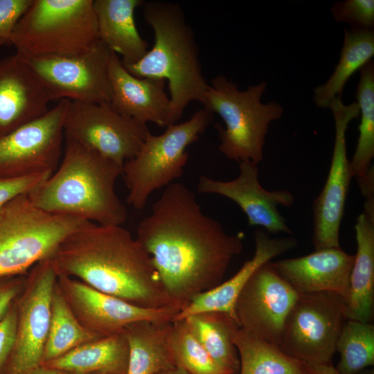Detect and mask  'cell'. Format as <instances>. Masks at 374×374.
I'll return each mask as SVG.
<instances>
[{
    "mask_svg": "<svg viewBox=\"0 0 374 374\" xmlns=\"http://www.w3.org/2000/svg\"><path fill=\"white\" fill-rule=\"evenodd\" d=\"M244 235L228 234L204 214L195 194L181 183L165 188L137 228L168 295L181 311L195 296L220 285L243 249Z\"/></svg>",
    "mask_w": 374,
    "mask_h": 374,
    "instance_id": "1",
    "label": "cell"
},
{
    "mask_svg": "<svg viewBox=\"0 0 374 374\" xmlns=\"http://www.w3.org/2000/svg\"><path fill=\"white\" fill-rule=\"evenodd\" d=\"M50 260L57 276L75 277L139 307L178 309L149 254L121 226L87 222L59 244Z\"/></svg>",
    "mask_w": 374,
    "mask_h": 374,
    "instance_id": "2",
    "label": "cell"
},
{
    "mask_svg": "<svg viewBox=\"0 0 374 374\" xmlns=\"http://www.w3.org/2000/svg\"><path fill=\"white\" fill-rule=\"evenodd\" d=\"M123 166L88 147L66 139L57 168L28 193L31 203L50 213L71 215L102 226H121L127 209L115 184Z\"/></svg>",
    "mask_w": 374,
    "mask_h": 374,
    "instance_id": "3",
    "label": "cell"
},
{
    "mask_svg": "<svg viewBox=\"0 0 374 374\" xmlns=\"http://www.w3.org/2000/svg\"><path fill=\"white\" fill-rule=\"evenodd\" d=\"M142 12L154 31V45L139 62L123 66L137 78L168 81L170 125L175 124L190 103H203L208 86L202 73L198 46L193 30L177 3L144 1Z\"/></svg>",
    "mask_w": 374,
    "mask_h": 374,
    "instance_id": "4",
    "label": "cell"
},
{
    "mask_svg": "<svg viewBox=\"0 0 374 374\" xmlns=\"http://www.w3.org/2000/svg\"><path fill=\"white\" fill-rule=\"evenodd\" d=\"M267 87L265 81L240 90L224 75L212 79L202 103L204 109L218 114L225 128L215 125L220 139L219 150L227 159L240 162L249 160L258 164L269 125L283 114L276 101L263 103L262 96Z\"/></svg>",
    "mask_w": 374,
    "mask_h": 374,
    "instance_id": "5",
    "label": "cell"
},
{
    "mask_svg": "<svg viewBox=\"0 0 374 374\" xmlns=\"http://www.w3.org/2000/svg\"><path fill=\"white\" fill-rule=\"evenodd\" d=\"M98 41L93 0H33L11 37L26 58L75 56Z\"/></svg>",
    "mask_w": 374,
    "mask_h": 374,
    "instance_id": "6",
    "label": "cell"
},
{
    "mask_svg": "<svg viewBox=\"0 0 374 374\" xmlns=\"http://www.w3.org/2000/svg\"><path fill=\"white\" fill-rule=\"evenodd\" d=\"M89 221L45 212L19 195L0 211V277L27 274Z\"/></svg>",
    "mask_w": 374,
    "mask_h": 374,
    "instance_id": "7",
    "label": "cell"
},
{
    "mask_svg": "<svg viewBox=\"0 0 374 374\" xmlns=\"http://www.w3.org/2000/svg\"><path fill=\"white\" fill-rule=\"evenodd\" d=\"M213 121V114L202 109L184 123L168 125L161 134L150 132L138 153L123 166L127 204L141 210L154 190L181 177L188 159L187 147Z\"/></svg>",
    "mask_w": 374,
    "mask_h": 374,
    "instance_id": "8",
    "label": "cell"
},
{
    "mask_svg": "<svg viewBox=\"0 0 374 374\" xmlns=\"http://www.w3.org/2000/svg\"><path fill=\"white\" fill-rule=\"evenodd\" d=\"M346 301L332 292L299 294L284 326L279 345L304 365L329 364L346 322Z\"/></svg>",
    "mask_w": 374,
    "mask_h": 374,
    "instance_id": "9",
    "label": "cell"
},
{
    "mask_svg": "<svg viewBox=\"0 0 374 374\" xmlns=\"http://www.w3.org/2000/svg\"><path fill=\"white\" fill-rule=\"evenodd\" d=\"M63 133L65 139L77 141L123 166L138 153L150 131L145 124L118 113L110 103L69 101Z\"/></svg>",
    "mask_w": 374,
    "mask_h": 374,
    "instance_id": "10",
    "label": "cell"
},
{
    "mask_svg": "<svg viewBox=\"0 0 374 374\" xmlns=\"http://www.w3.org/2000/svg\"><path fill=\"white\" fill-rule=\"evenodd\" d=\"M111 53L112 51L99 40L88 51L75 56L23 57L51 100L98 104L111 100Z\"/></svg>",
    "mask_w": 374,
    "mask_h": 374,
    "instance_id": "11",
    "label": "cell"
},
{
    "mask_svg": "<svg viewBox=\"0 0 374 374\" xmlns=\"http://www.w3.org/2000/svg\"><path fill=\"white\" fill-rule=\"evenodd\" d=\"M57 278L50 258L37 263L26 274L25 287L17 298L16 341L4 374H30L41 366Z\"/></svg>",
    "mask_w": 374,
    "mask_h": 374,
    "instance_id": "12",
    "label": "cell"
},
{
    "mask_svg": "<svg viewBox=\"0 0 374 374\" xmlns=\"http://www.w3.org/2000/svg\"><path fill=\"white\" fill-rule=\"evenodd\" d=\"M69 103L60 100L43 116L0 136V177L51 175L57 168Z\"/></svg>",
    "mask_w": 374,
    "mask_h": 374,
    "instance_id": "13",
    "label": "cell"
},
{
    "mask_svg": "<svg viewBox=\"0 0 374 374\" xmlns=\"http://www.w3.org/2000/svg\"><path fill=\"white\" fill-rule=\"evenodd\" d=\"M329 109L335 120V136L326 181L313 203V235L315 250L340 248L339 229L352 178L346 152V130L351 121L359 116L357 102L345 105L337 96Z\"/></svg>",
    "mask_w": 374,
    "mask_h": 374,
    "instance_id": "14",
    "label": "cell"
},
{
    "mask_svg": "<svg viewBox=\"0 0 374 374\" xmlns=\"http://www.w3.org/2000/svg\"><path fill=\"white\" fill-rule=\"evenodd\" d=\"M298 296L268 261L252 274L239 294L235 319L241 328L279 347L286 319Z\"/></svg>",
    "mask_w": 374,
    "mask_h": 374,
    "instance_id": "15",
    "label": "cell"
},
{
    "mask_svg": "<svg viewBox=\"0 0 374 374\" xmlns=\"http://www.w3.org/2000/svg\"><path fill=\"white\" fill-rule=\"evenodd\" d=\"M57 283L82 326L98 338L123 331L140 321H173L176 308H145L100 292L72 277L57 276Z\"/></svg>",
    "mask_w": 374,
    "mask_h": 374,
    "instance_id": "16",
    "label": "cell"
},
{
    "mask_svg": "<svg viewBox=\"0 0 374 374\" xmlns=\"http://www.w3.org/2000/svg\"><path fill=\"white\" fill-rule=\"evenodd\" d=\"M238 163L240 172L236 178L221 181L200 176L197 191L222 195L233 201L247 215L249 226H262L271 233L292 235L278 206H291L294 202L293 195L287 190L265 189L258 181L257 164L249 160Z\"/></svg>",
    "mask_w": 374,
    "mask_h": 374,
    "instance_id": "17",
    "label": "cell"
},
{
    "mask_svg": "<svg viewBox=\"0 0 374 374\" xmlns=\"http://www.w3.org/2000/svg\"><path fill=\"white\" fill-rule=\"evenodd\" d=\"M51 101L23 57L15 53L0 60V136L43 116Z\"/></svg>",
    "mask_w": 374,
    "mask_h": 374,
    "instance_id": "18",
    "label": "cell"
},
{
    "mask_svg": "<svg viewBox=\"0 0 374 374\" xmlns=\"http://www.w3.org/2000/svg\"><path fill=\"white\" fill-rule=\"evenodd\" d=\"M355 255L340 248L314 250L308 255L272 262L299 294L332 292L347 298Z\"/></svg>",
    "mask_w": 374,
    "mask_h": 374,
    "instance_id": "19",
    "label": "cell"
},
{
    "mask_svg": "<svg viewBox=\"0 0 374 374\" xmlns=\"http://www.w3.org/2000/svg\"><path fill=\"white\" fill-rule=\"evenodd\" d=\"M112 89L110 104L121 114L141 123L160 127L170 125V100L162 79L137 78L124 67L112 51L109 64Z\"/></svg>",
    "mask_w": 374,
    "mask_h": 374,
    "instance_id": "20",
    "label": "cell"
},
{
    "mask_svg": "<svg viewBox=\"0 0 374 374\" xmlns=\"http://www.w3.org/2000/svg\"><path fill=\"white\" fill-rule=\"evenodd\" d=\"M254 239L255 251L252 258L247 260L229 280L193 298L187 306L178 312L173 321L204 312H224L235 319V301L252 274L264 263L297 245V240L293 236L271 238L259 230L255 232Z\"/></svg>",
    "mask_w": 374,
    "mask_h": 374,
    "instance_id": "21",
    "label": "cell"
},
{
    "mask_svg": "<svg viewBox=\"0 0 374 374\" xmlns=\"http://www.w3.org/2000/svg\"><path fill=\"white\" fill-rule=\"evenodd\" d=\"M357 253L346 299L348 320L371 323L374 305V206L364 205L355 224Z\"/></svg>",
    "mask_w": 374,
    "mask_h": 374,
    "instance_id": "22",
    "label": "cell"
},
{
    "mask_svg": "<svg viewBox=\"0 0 374 374\" xmlns=\"http://www.w3.org/2000/svg\"><path fill=\"white\" fill-rule=\"evenodd\" d=\"M142 0H95L99 40L112 51L120 54L124 66L139 62L148 51V44L140 35L134 21V10Z\"/></svg>",
    "mask_w": 374,
    "mask_h": 374,
    "instance_id": "23",
    "label": "cell"
},
{
    "mask_svg": "<svg viewBox=\"0 0 374 374\" xmlns=\"http://www.w3.org/2000/svg\"><path fill=\"white\" fill-rule=\"evenodd\" d=\"M172 321H140L124 328L129 356L126 374H157L175 367L169 345Z\"/></svg>",
    "mask_w": 374,
    "mask_h": 374,
    "instance_id": "24",
    "label": "cell"
},
{
    "mask_svg": "<svg viewBox=\"0 0 374 374\" xmlns=\"http://www.w3.org/2000/svg\"><path fill=\"white\" fill-rule=\"evenodd\" d=\"M128 356V344L122 331L81 345L41 366L71 374H126Z\"/></svg>",
    "mask_w": 374,
    "mask_h": 374,
    "instance_id": "25",
    "label": "cell"
},
{
    "mask_svg": "<svg viewBox=\"0 0 374 374\" xmlns=\"http://www.w3.org/2000/svg\"><path fill=\"white\" fill-rule=\"evenodd\" d=\"M184 320L216 364L229 374H238L240 359L233 335L240 327L231 315L220 312H204Z\"/></svg>",
    "mask_w": 374,
    "mask_h": 374,
    "instance_id": "26",
    "label": "cell"
},
{
    "mask_svg": "<svg viewBox=\"0 0 374 374\" xmlns=\"http://www.w3.org/2000/svg\"><path fill=\"white\" fill-rule=\"evenodd\" d=\"M373 55V30L345 28L339 62L329 79L314 89V104L319 108L329 109L333 99L341 96L349 78L371 61Z\"/></svg>",
    "mask_w": 374,
    "mask_h": 374,
    "instance_id": "27",
    "label": "cell"
},
{
    "mask_svg": "<svg viewBox=\"0 0 374 374\" xmlns=\"http://www.w3.org/2000/svg\"><path fill=\"white\" fill-rule=\"evenodd\" d=\"M233 341L240 356L239 374H308L303 363L240 327Z\"/></svg>",
    "mask_w": 374,
    "mask_h": 374,
    "instance_id": "28",
    "label": "cell"
},
{
    "mask_svg": "<svg viewBox=\"0 0 374 374\" xmlns=\"http://www.w3.org/2000/svg\"><path fill=\"white\" fill-rule=\"evenodd\" d=\"M98 339L80 323L56 281L51 299L49 328L42 364Z\"/></svg>",
    "mask_w": 374,
    "mask_h": 374,
    "instance_id": "29",
    "label": "cell"
},
{
    "mask_svg": "<svg viewBox=\"0 0 374 374\" xmlns=\"http://www.w3.org/2000/svg\"><path fill=\"white\" fill-rule=\"evenodd\" d=\"M356 90L359 108V137L350 170L352 178L365 177L371 168L374 158V63L371 60L360 70Z\"/></svg>",
    "mask_w": 374,
    "mask_h": 374,
    "instance_id": "30",
    "label": "cell"
},
{
    "mask_svg": "<svg viewBox=\"0 0 374 374\" xmlns=\"http://www.w3.org/2000/svg\"><path fill=\"white\" fill-rule=\"evenodd\" d=\"M336 351L341 358L336 370L340 374H357L374 364V326L371 323L346 321L339 334Z\"/></svg>",
    "mask_w": 374,
    "mask_h": 374,
    "instance_id": "31",
    "label": "cell"
},
{
    "mask_svg": "<svg viewBox=\"0 0 374 374\" xmlns=\"http://www.w3.org/2000/svg\"><path fill=\"white\" fill-rule=\"evenodd\" d=\"M169 345L175 366L188 374H229L196 339L184 319L172 321Z\"/></svg>",
    "mask_w": 374,
    "mask_h": 374,
    "instance_id": "32",
    "label": "cell"
},
{
    "mask_svg": "<svg viewBox=\"0 0 374 374\" xmlns=\"http://www.w3.org/2000/svg\"><path fill=\"white\" fill-rule=\"evenodd\" d=\"M332 15L337 22L350 25L352 29L373 30L374 1L344 0L335 3Z\"/></svg>",
    "mask_w": 374,
    "mask_h": 374,
    "instance_id": "33",
    "label": "cell"
},
{
    "mask_svg": "<svg viewBox=\"0 0 374 374\" xmlns=\"http://www.w3.org/2000/svg\"><path fill=\"white\" fill-rule=\"evenodd\" d=\"M33 0H0V45L11 44L13 31Z\"/></svg>",
    "mask_w": 374,
    "mask_h": 374,
    "instance_id": "34",
    "label": "cell"
},
{
    "mask_svg": "<svg viewBox=\"0 0 374 374\" xmlns=\"http://www.w3.org/2000/svg\"><path fill=\"white\" fill-rule=\"evenodd\" d=\"M17 321L18 306L17 299L0 321V374H4L15 347Z\"/></svg>",
    "mask_w": 374,
    "mask_h": 374,
    "instance_id": "35",
    "label": "cell"
},
{
    "mask_svg": "<svg viewBox=\"0 0 374 374\" xmlns=\"http://www.w3.org/2000/svg\"><path fill=\"white\" fill-rule=\"evenodd\" d=\"M51 174H37L18 177H0V211L17 197L32 191Z\"/></svg>",
    "mask_w": 374,
    "mask_h": 374,
    "instance_id": "36",
    "label": "cell"
},
{
    "mask_svg": "<svg viewBox=\"0 0 374 374\" xmlns=\"http://www.w3.org/2000/svg\"><path fill=\"white\" fill-rule=\"evenodd\" d=\"M26 274L0 277V321L22 292Z\"/></svg>",
    "mask_w": 374,
    "mask_h": 374,
    "instance_id": "37",
    "label": "cell"
},
{
    "mask_svg": "<svg viewBox=\"0 0 374 374\" xmlns=\"http://www.w3.org/2000/svg\"><path fill=\"white\" fill-rule=\"evenodd\" d=\"M361 193L366 201H374V170L373 166L367 175L357 179Z\"/></svg>",
    "mask_w": 374,
    "mask_h": 374,
    "instance_id": "38",
    "label": "cell"
},
{
    "mask_svg": "<svg viewBox=\"0 0 374 374\" xmlns=\"http://www.w3.org/2000/svg\"><path fill=\"white\" fill-rule=\"evenodd\" d=\"M308 374H340L332 364L305 365Z\"/></svg>",
    "mask_w": 374,
    "mask_h": 374,
    "instance_id": "39",
    "label": "cell"
},
{
    "mask_svg": "<svg viewBox=\"0 0 374 374\" xmlns=\"http://www.w3.org/2000/svg\"><path fill=\"white\" fill-rule=\"evenodd\" d=\"M30 374H71L64 371L40 366L34 369Z\"/></svg>",
    "mask_w": 374,
    "mask_h": 374,
    "instance_id": "40",
    "label": "cell"
},
{
    "mask_svg": "<svg viewBox=\"0 0 374 374\" xmlns=\"http://www.w3.org/2000/svg\"><path fill=\"white\" fill-rule=\"evenodd\" d=\"M157 374H188V373L185 372L183 369L179 367L175 366L172 368L163 371Z\"/></svg>",
    "mask_w": 374,
    "mask_h": 374,
    "instance_id": "41",
    "label": "cell"
},
{
    "mask_svg": "<svg viewBox=\"0 0 374 374\" xmlns=\"http://www.w3.org/2000/svg\"><path fill=\"white\" fill-rule=\"evenodd\" d=\"M357 374H374V371H373V369H369V370L364 369V370L359 371Z\"/></svg>",
    "mask_w": 374,
    "mask_h": 374,
    "instance_id": "42",
    "label": "cell"
},
{
    "mask_svg": "<svg viewBox=\"0 0 374 374\" xmlns=\"http://www.w3.org/2000/svg\"><path fill=\"white\" fill-rule=\"evenodd\" d=\"M91 374H113V373H107V372H95Z\"/></svg>",
    "mask_w": 374,
    "mask_h": 374,
    "instance_id": "43",
    "label": "cell"
}]
</instances>
